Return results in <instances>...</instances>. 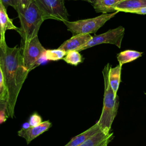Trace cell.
<instances>
[{
  "label": "cell",
  "mask_w": 146,
  "mask_h": 146,
  "mask_svg": "<svg viewBox=\"0 0 146 146\" xmlns=\"http://www.w3.org/2000/svg\"><path fill=\"white\" fill-rule=\"evenodd\" d=\"M0 67L6 91V116L13 119L18 95L29 72L23 63L21 48L7 46L5 50L0 48Z\"/></svg>",
  "instance_id": "6da1fadb"
},
{
  "label": "cell",
  "mask_w": 146,
  "mask_h": 146,
  "mask_svg": "<svg viewBox=\"0 0 146 146\" xmlns=\"http://www.w3.org/2000/svg\"><path fill=\"white\" fill-rule=\"evenodd\" d=\"M111 66L107 63L102 71L104 82V93L102 112L97 121L100 129L106 134H110L111 125L116 115L119 107V96L115 95L109 81V71Z\"/></svg>",
  "instance_id": "7a4b0ae2"
},
{
  "label": "cell",
  "mask_w": 146,
  "mask_h": 146,
  "mask_svg": "<svg viewBox=\"0 0 146 146\" xmlns=\"http://www.w3.org/2000/svg\"><path fill=\"white\" fill-rule=\"evenodd\" d=\"M21 23L19 33L22 38V44L30 41L38 36L42 23L44 19L34 2L22 13L18 14Z\"/></svg>",
  "instance_id": "3957f363"
},
{
  "label": "cell",
  "mask_w": 146,
  "mask_h": 146,
  "mask_svg": "<svg viewBox=\"0 0 146 146\" xmlns=\"http://www.w3.org/2000/svg\"><path fill=\"white\" fill-rule=\"evenodd\" d=\"M119 11L110 14H102L95 18L78 20L75 21H66L63 23L66 26L67 30L73 35L79 34H90L95 33L106 22L114 17Z\"/></svg>",
  "instance_id": "277c9868"
},
{
  "label": "cell",
  "mask_w": 146,
  "mask_h": 146,
  "mask_svg": "<svg viewBox=\"0 0 146 146\" xmlns=\"http://www.w3.org/2000/svg\"><path fill=\"white\" fill-rule=\"evenodd\" d=\"M64 0H33L44 19H52L64 22L68 20Z\"/></svg>",
  "instance_id": "5b68a950"
},
{
  "label": "cell",
  "mask_w": 146,
  "mask_h": 146,
  "mask_svg": "<svg viewBox=\"0 0 146 146\" xmlns=\"http://www.w3.org/2000/svg\"><path fill=\"white\" fill-rule=\"evenodd\" d=\"M21 49L24 65L29 72L35 68L36 62L46 50L40 43L38 36L22 43Z\"/></svg>",
  "instance_id": "8992f818"
},
{
  "label": "cell",
  "mask_w": 146,
  "mask_h": 146,
  "mask_svg": "<svg viewBox=\"0 0 146 146\" xmlns=\"http://www.w3.org/2000/svg\"><path fill=\"white\" fill-rule=\"evenodd\" d=\"M124 28L123 26H120L117 28L110 29L103 34L95 35L77 51L80 52L82 50L103 43L115 44L119 48H120L121 41L124 34Z\"/></svg>",
  "instance_id": "52a82bcc"
},
{
  "label": "cell",
  "mask_w": 146,
  "mask_h": 146,
  "mask_svg": "<svg viewBox=\"0 0 146 146\" xmlns=\"http://www.w3.org/2000/svg\"><path fill=\"white\" fill-rule=\"evenodd\" d=\"M51 125L52 124L49 120H46L37 126L30 127L26 129L21 128L18 131V135L25 139L27 144H29L33 140L48 130Z\"/></svg>",
  "instance_id": "ba28073f"
},
{
  "label": "cell",
  "mask_w": 146,
  "mask_h": 146,
  "mask_svg": "<svg viewBox=\"0 0 146 146\" xmlns=\"http://www.w3.org/2000/svg\"><path fill=\"white\" fill-rule=\"evenodd\" d=\"M90 34H79L73 35L71 38L64 42L59 47V49L66 52L70 51H77L79 48L87 43L91 38Z\"/></svg>",
  "instance_id": "9c48e42d"
},
{
  "label": "cell",
  "mask_w": 146,
  "mask_h": 146,
  "mask_svg": "<svg viewBox=\"0 0 146 146\" xmlns=\"http://www.w3.org/2000/svg\"><path fill=\"white\" fill-rule=\"evenodd\" d=\"M113 138V133L107 135L100 130L78 146H104L108 145Z\"/></svg>",
  "instance_id": "30bf717a"
},
{
  "label": "cell",
  "mask_w": 146,
  "mask_h": 146,
  "mask_svg": "<svg viewBox=\"0 0 146 146\" xmlns=\"http://www.w3.org/2000/svg\"><path fill=\"white\" fill-rule=\"evenodd\" d=\"M100 130V127L96 123L84 132L72 138L71 140L64 146H78Z\"/></svg>",
  "instance_id": "8fae6325"
},
{
  "label": "cell",
  "mask_w": 146,
  "mask_h": 146,
  "mask_svg": "<svg viewBox=\"0 0 146 146\" xmlns=\"http://www.w3.org/2000/svg\"><path fill=\"white\" fill-rule=\"evenodd\" d=\"M146 7V0H121L115 7V10L120 12L127 13L129 10H133Z\"/></svg>",
  "instance_id": "7c38bea8"
},
{
  "label": "cell",
  "mask_w": 146,
  "mask_h": 146,
  "mask_svg": "<svg viewBox=\"0 0 146 146\" xmlns=\"http://www.w3.org/2000/svg\"><path fill=\"white\" fill-rule=\"evenodd\" d=\"M121 0H96L93 7L96 13L110 14L116 11V4Z\"/></svg>",
  "instance_id": "4fadbf2b"
},
{
  "label": "cell",
  "mask_w": 146,
  "mask_h": 146,
  "mask_svg": "<svg viewBox=\"0 0 146 146\" xmlns=\"http://www.w3.org/2000/svg\"><path fill=\"white\" fill-rule=\"evenodd\" d=\"M0 22L3 32L5 34L6 30H14L19 33V28L16 27L13 23L12 20L9 18L7 13L6 8L0 0Z\"/></svg>",
  "instance_id": "5bb4252c"
},
{
  "label": "cell",
  "mask_w": 146,
  "mask_h": 146,
  "mask_svg": "<svg viewBox=\"0 0 146 146\" xmlns=\"http://www.w3.org/2000/svg\"><path fill=\"white\" fill-rule=\"evenodd\" d=\"M122 65L119 64L115 67L110 68L109 71V81L110 85L114 92L115 95H117L120 82V75Z\"/></svg>",
  "instance_id": "9a60e30c"
},
{
  "label": "cell",
  "mask_w": 146,
  "mask_h": 146,
  "mask_svg": "<svg viewBox=\"0 0 146 146\" xmlns=\"http://www.w3.org/2000/svg\"><path fill=\"white\" fill-rule=\"evenodd\" d=\"M142 52L135 50H125L120 52L117 55V59L119 64L123 65V64L129 63L139 58L142 55Z\"/></svg>",
  "instance_id": "2e32d148"
},
{
  "label": "cell",
  "mask_w": 146,
  "mask_h": 146,
  "mask_svg": "<svg viewBox=\"0 0 146 146\" xmlns=\"http://www.w3.org/2000/svg\"><path fill=\"white\" fill-rule=\"evenodd\" d=\"M63 60L68 64L73 66H77L82 62L83 58L79 51L74 50L67 52L63 58Z\"/></svg>",
  "instance_id": "e0dca14e"
},
{
  "label": "cell",
  "mask_w": 146,
  "mask_h": 146,
  "mask_svg": "<svg viewBox=\"0 0 146 146\" xmlns=\"http://www.w3.org/2000/svg\"><path fill=\"white\" fill-rule=\"evenodd\" d=\"M44 54L47 60L56 61L60 59H63L66 55V52L58 48L54 50H46Z\"/></svg>",
  "instance_id": "ac0fdd59"
},
{
  "label": "cell",
  "mask_w": 146,
  "mask_h": 146,
  "mask_svg": "<svg viewBox=\"0 0 146 146\" xmlns=\"http://www.w3.org/2000/svg\"><path fill=\"white\" fill-rule=\"evenodd\" d=\"M7 103L6 99L0 98V124L6 120V110Z\"/></svg>",
  "instance_id": "d6986e66"
},
{
  "label": "cell",
  "mask_w": 146,
  "mask_h": 146,
  "mask_svg": "<svg viewBox=\"0 0 146 146\" xmlns=\"http://www.w3.org/2000/svg\"><path fill=\"white\" fill-rule=\"evenodd\" d=\"M33 2V0H17V7L16 11L18 14L22 13L29 5Z\"/></svg>",
  "instance_id": "ffe728a7"
},
{
  "label": "cell",
  "mask_w": 146,
  "mask_h": 146,
  "mask_svg": "<svg viewBox=\"0 0 146 146\" xmlns=\"http://www.w3.org/2000/svg\"><path fill=\"white\" fill-rule=\"evenodd\" d=\"M42 119L41 116L36 113H34L32 114L29 118V123L30 125V127H35L39 125L41 123H42Z\"/></svg>",
  "instance_id": "44dd1931"
},
{
  "label": "cell",
  "mask_w": 146,
  "mask_h": 146,
  "mask_svg": "<svg viewBox=\"0 0 146 146\" xmlns=\"http://www.w3.org/2000/svg\"><path fill=\"white\" fill-rule=\"evenodd\" d=\"M6 91L3 74L0 67V98L6 99Z\"/></svg>",
  "instance_id": "7402d4cb"
},
{
  "label": "cell",
  "mask_w": 146,
  "mask_h": 146,
  "mask_svg": "<svg viewBox=\"0 0 146 146\" xmlns=\"http://www.w3.org/2000/svg\"><path fill=\"white\" fill-rule=\"evenodd\" d=\"M5 34L3 32L1 22H0V48L2 50H5L7 45L5 41Z\"/></svg>",
  "instance_id": "603a6c76"
},
{
  "label": "cell",
  "mask_w": 146,
  "mask_h": 146,
  "mask_svg": "<svg viewBox=\"0 0 146 146\" xmlns=\"http://www.w3.org/2000/svg\"><path fill=\"white\" fill-rule=\"evenodd\" d=\"M3 4V5L5 6V7L7 9L9 6L13 7L15 10H17V0H1Z\"/></svg>",
  "instance_id": "cb8c5ba5"
},
{
  "label": "cell",
  "mask_w": 146,
  "mask_h": 146,
  "mask_svg": "<svg viewBox=\"0 0 146 146\" xmlns=\"http://www.w3.org/2000/svg\"><path fill=\"white\" fill-rule=\"evenodd\" d=\"M127 13H135L137 14H146V7L140 8L136 10H129L128 11Z\"/></svg>",
  "instance_id": "d4e9b609"
},
{
  "label": "cell",
  "mask_w": 146,
  "mask_h": 146,
  "mask_svg": "<svg viewBox=\"0 0 146 146\" xmlns=\"http://www.w3.org/2000/svg\"><path fill=\"white\" fill-rule=\"evenodd\" d=\"M30 127V125L29 124V122H26V123H25L23 125H22V128H24V129H26V128H28Z\"/></svg>",
  "instance_id": "484cf974"
},
{
  "label": "cell",
  "mask_w": 146,
  "mask_h": 146,
  "mask_svg": "<svg viewBox=\"0 0 146 146\" xmlns=\"http://www.w3.org/2000/svg\"><path fill=\"white\" fill-rule=\"evenodd\" d=\"M82 1H86L87 2H89L90 3L92 4V5L95 3V2L96 1V0H82Z\"/></svg>",
  "instance_id": "4316f807"
},
{
  "label": "cell",
  "mask_w": 146,
  "mask_h": 146,
  "mask_svg": "<svg viewBox=\"0 0 146 146\" xmlns=\"http://www.w3.org/2000/svg\"><path fill=\"white\" fill-rule=\"evenodd\" d=\"M104 146H107V145H104Z\"/></svg>",
  "instance_id": "83f0119b"
},
{
  "label": "cell",
  "mask_w": 146,
  "mask_h": 146,
  "mask_svg": "<svg viewBox=\"0 0 146 146\" xmlns=\"http://www.w3.org/2000/svg\"><path fill=\"white\" fill-rule=\"evenodd\" d=\"M145 95H146V93H145Z\"/></svg>",
  "instance_id": "f1b7e54d"
}]
</instances>
